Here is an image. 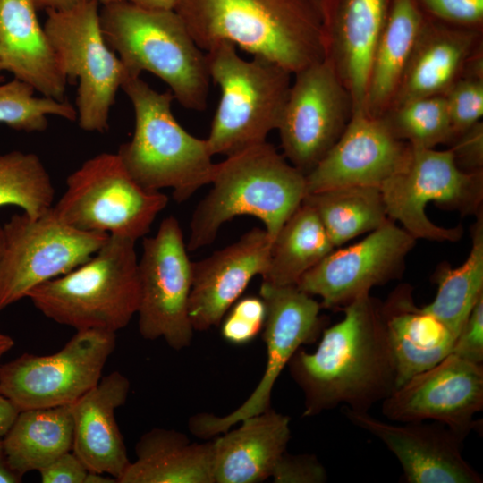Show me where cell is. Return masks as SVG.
<instances>
[{"mask_svg":"<svg viewBox=\"0 0 483 483\" xmlns=\"http://www.w3.org/2000/svg\"><path fill=\"white\" fill-rule=\"evenodd\" d=\"M381 303L370 294L359 297L342 309L339 322L323 329L314 352L300 348L291 358V376L304 394V417L340 404L369 411L396 389Z\"/></svg>","mask_w":483,"mask_h":483,"instance_id":"1","label":"cell"},{"mask_svg":"<svg viewBox=\"0 0 483 483\" xmlns=\"http://www.w3.org/2000/svg\"><path fill=\"white\" fill-rule=\"evenodd\" d=\"M174 11L204 51L227 41L292 74L326 55L324 13L314 0H177Z\"/></svg>","mask_w":483,"mask_h":483,"instance_id":"2","label":"cell"},{"mask_svg":"<svg viewBox=\"0 0 483 483\" xmlns=\"http://www.w3.org/2000/svg\"><path fill=\"white\" fill-rule=\"evenodd\" d=\"M211 183L191 218L187 250L211 244L225 223L243 215L264 223L273 242L307 194L305 174L267 141L217 163Z\"/></svg>","mask_w":483,"mask_h":483,"instance_id":"3","label":"cell"},{"mask_svg":"<svg viewBox=\"0 0 483 483\" xmlns=\"http://www.w3.org/2000/svg\"><path fill=\"white\" fill-rule=\"evenodd\" d=\"M100 23L129 76L149 72L169 87L182 106L206 109L211 80L206 53L174 10L108 3L100 9Z\"/></svg>","mask_w":483,"mask_h":483,"instance_id":"4","label":"cell"},{"mask_svg":"<svg viewBox=\"0 0 483 483\" xmlns=\"http://www.w3.org/2000/svg\"><path fill=\"white\" fill-rule=\"evenodd\" d=\"M121 89L134 111V131L117 154L132 178L151 191L171 188L176 202L211 183L217 163L206 139L188 132L172 111L170 90L158 92L140 76H128Z\"/></svg>","mask_w":483,"mask_h":483,"instance_id":"5","label":"cell"},{"mask_svg":"<svg viewBox=\"0 0 483 483\" xmlns=\"http://www.w3.org/2000/svg\"><path fill=\"white\" fill-rule=\"evenodd\" d=\"M135 242L109 235L86 262L36 286L27 298L46 318L76 331L116 333L128 326L139 307Z\"/></svg>","mask_w":483,"mask_h":483,"instance_id":"6","label":"cell"},{"mask_svg":"<svg viewBox=\"0 0 483 483\" xmlns=\"http://www.w3.org/2000/svg\"><path fill=\"white\" fill-rule=\"evenodd\" d=\"M205 53L210 80L220 89L206 139L211 155L228 157L266 142L279 125L292 73L264 57L244 59L227 41Z\"/></svg>","mask_w":483,"mask_h":483,"instance_id":"7","label":"cell"},{"mask_svg":"<svg viewBox=\"0 0 483 483\" xmlns=\"http://www.w3.org/2000/svg\"><path fill=\"white\" fill-rule=\"evenodd\" d=\"M168 201L160 191L139 184L117 153L103 152L67 177L66 189L53 210L77 229L136 242L150 231Z\"/></svg>","mask_w":483,"mask_h":483,"instance_id":"8","label":"cell"},{"mask_svg":"<svg viewBox=\"0 0 483 483\" xmlns=\"http://www.w3.org/2000/svg\"><path fill=\"white\" fill-rule=\"evenodd\" d=\"M379 188L389 219L398 221L416 240L457 242L462 235L461 226L432 223L426 215L429 202L465 216L482 210V171L461 169L451 148L411 146L402 168Z\"/></svg>","mask_w":483,"mask_h":483,"instance_id":"9","label":"cell"},{"mask_svg":"<svg viewBox=\"0 0 483 483\" xmlns=\"http://www.w3.org/2000/svg\"><path fill=\"white\" fill-rule=\"evenodd\" d=\"M99 4L85 0L65 9L47 10L43 27L67 81L79 80L80 127L104 132L117 90L129 74L105 39Z\"/></svg>","mask_w":483,"mask_h":483,"instance_id":"10","label":"cell"},{"mask_svg":"<svg viewBox=\"0 0 483 483\" xmlns=\"http://www.w3.org/2000/svg\"><path fill=\"white\" fill-rule=\"evenodd\" d=\"M3 228L0 311L27 298L36 286L86 262L109 237L69 225L53 207L38 217L13 215Z\"/></svg>","mask_w":483,"mask_h":483,"instance_id":"11","label":"cell"},{"mask_svg":"<svg viewBox=\"0 0 483 483\" xmlns=\"http://www.w3.org/2000/svg\"><path fill=\"white\" fill-rule=\"evenodd\" d=\"M116 333L85 329L50 355L23 353L0 365V394L21 411L72 405L102 377Z\"/></svg>","mask_w":483,"mask_h":483,"instance_id":"12","label":"cell"},{"mask_svg":"<svg viewBox=\"0 0 483 483\" xmlns=\"http://www.w3.org/2000/svg\"><path fill=\"white\" fill-rule=\"evenodd\" d=\"M138 275L140 335L151 341L164 339L175 351L188 347L194 332L189 316L192 269L174 216L163 219L157 233L143 240Z\"/></svg>","mask_w":483,"mask_h":483,"instance_id":"13","label":"cell"},{"mask_svg":"<svg viewBox=\"0 0 483 483\" xmlns=\"http://www.w3.org/2000/svg\"><path fill=\"white\" fill-rule=\"evenodd\" d=\"M259 296L267 307L264 374L249 398L231 413L191 417L189 428L199 438L216 436L242 419L268 410L274 386L284 367L302 344L316 341L324 329L326 321L320 316V302L296 285L277 286L262 281Z\"/></svg>","mask_w":483,"mask_h":483,"instance_id":"14","label":"cell"},{"mask_svg":"<svg viewBox=\"0 0 483 483\" xmlns=\"http://www.w3.org/2000/svg\"><path fill=\"white\" fill-rule=\"evenodd\" d=\"M293 74L277 131L283 156L306 175L342 135L352 103L328 55Z\"/></svg>","mask_w":483,"mask_h":483,"instance_id":"15","label":"cell"},{"mask_svg":"<svg viewBox=\"0 0 483 483\" xmlns=\"http://www.w3.org/2000/svg\"><path fill=\"white\" fill-rule=\"evenodd\" d=\"M416 239L389 220L347 248H335L308 270L296 286L321 299L322 308L342 309L372 288L400 278Z\"/></svg>","mask_w":483,"mask_h":483,"instance_id":"16","label":"cell"},{"mask_svg":"<svg viewBox=\"0 0 483 483\" xmlns=\"http://www.w3.org/2000/svg\"><path fill=\"white\" fill-rule=\"evenodd\" d=\"M483 408V366L453 353L413 376L383 400L382 412L396 422L441 423L461 438L479 426Z\"/></svg>","mask_w":483,"mask_h":483,"instance_id":"17","label":"cell"},{"mask_svg":"<svg viewBox=\"0 0 483 483\" xmlns=\"http://www.w3.org/2000/svg\"><path fill=\"white\" fill-rule=\"evenodd\" d=\"M411 145L398 139L386 118L354 111L342 135L309 172L307 194L347 186L380 187L406 163Z\"/></svg>","mask_w":483,"mask_h":483,"instance_id":"18","label":"cell"},{"mask_svg":"<svg viewBox=\"0 0 483 483\" xmlns=\"http://www.w3.org/2000/svg\"><path fill=\"white\" fill-rule=\"evenodd\" d=\"M344 415L385 444L399 461L408 483L482 482L480 474L462 456L463 439L441 423L397 425L348 408Z\"/></svg>","mask_w":483,"mask_h":483,"instance_id":"19","label":"cell"},{"mask_svg":"<svg viewBox=\"0 0 483 483\" xmlns=\"http://www.w3.org/2000/svg\"><path fill=\"white\" fill-rule=\"evenodd\" d=\"M271 246L267 231L254 227L233 243L191 262L189 316L194 331L220 324L252 278L267 271Z\"/></svg>","mask_w":483,"mask_h":483,"instance_id":"20","label":"cell"},{"mask_svg":"<svg viewBox=\"0 0 483 483\" xmlns=\"http://www.w3.org/2000/svg\"><path fill=\"white\" fill-rule=\"evenodd\" d=\"M129 391L128 378L114 371L71 405L72 451L89 470L110 475L117 482L131 462L114 414L126 402Z\"/></svg>","mask_w":483,"mask_h":483,"instance_id":"21","label":"cell"},{"mask_svg":"<svg viewBox=\"0 0 483 483\" xmlns=\"http://www.w3.org/2000/svg\"><path fill=\"white\" fill-rule=\"evenodd\" d=\"M34 0H0V66L42 96L63 101L67 80Z\"/></svg>","mask_w":483,"mask_h":483,"instance_id":"22","label":"cell"},{"mask_svg":"<svg viewBox=\"0 0 483 483\" xmlns=\"http://www.w3.org/2000/svg\"><path fill=\"white\" fill-rule=\"evenodd\" d=\"M214 441V483H258L270 478L291 438L290 418L269 408L242 419Z\"/></svg>","mask_w":483,"mask_h":483,"instance_id":"23","label":"cell"},{"mask_svg":"<svg viewBox=\"0 0 483 483\" xmlns=\"http://www.w3.org/2000/svg\"><path fill=\"white\" fill-rule=\"evenodd\" d=\"M408 284L398 285L381 303V313L396 368V389L435 366L452 352L455 337L423 308Z\"/></svg>","mask_w":483,"mask_h":483,"instance_id":"24","label":"cell"},{"mask_svg":"<svg viewBox=\"0 0 483 483\" xmlns=\"http://www.w3.org/2000/svg\"><path fill=\"white\" fill-rule=\"evenodd\" d=\"M386 19V0H340L331 28H326V55L351 96L352 112L365 109L372 57Z\"/></svg>","mask_w":483,"mask_h":483,"instance_id":"25","label":"cell"},{"mask_svg":"<svg viewBox=\"0 0 483 483\" xmlns=\"http://www.w3.org/2000/svg\"><path fill=\"white\" fill-rule=\"evenodd\" d=\"M118 483H214L213 441L191 443L186 435L156 428L140 436Z\"/></svg>","mask_w":483,"mask_h":483,"instance_id":"26","label":"cell"},{"mask_svg":"<svg viewBox=\"0 0 483 483\" xmlns=\"http://www.w3.org/2000/svg\"><path fill=\"white\" fill-rule=\"evenodd\" d=\"M474 41L471 31L424 23L390 107L444 95L458 79Z\"/></svg>","mask_w":483,"mask_h":483,"instance_id":"27","label":"cell"},{"mask_svg":"<svg viewBox=\"0 0 483 483\" xmlns=\"http://www.w3.org/2000/svg\"><path fill=\"white\" fill-rule=\"evenodd\" d=\"M423 19L414 0H394L376 45L365 110L382 116L391 106L420 34Z\"/></svg>","mask_w":483,"mask_h":483,"instance_id":"28","label":"cell"},{"mask_svg":"<svg viewBox=\"0 0 483 483\" xmlns=\"http://www.w3.org/2000/svg\"><path fill=\"white\" fill-rule=\"evenodd\" d=\"M72 440L71 405L21 411L3 436L9 465L22 478L72 451Z\"/></svg>","mask_w":483,"mask_h":483,"instance_id":"29","label":"cell"},{"mask_svg":"<svg viewBox=\"0 0 483 483\" xmlns=\"http://www.w3.org/2000/svg\"><path fill=\"white\" fill-rule=\"evenodd\" d=\"M335 249L315 211L302 202L273 240L262 281L277 286L296 285Z\"/></svg>","mask_w":483,"mask_h":483,"instance_id":"30","label":"cell"},{"mask_svg":"<svg viewBox=\"0 0 483 483\" xmlns=\"http://www.w3.org/2000/svg\"><path fill=\"white\" fill-rule=\"evenodd\" d=\"M302 202L315 211L335 248L391 220L379 187L324 190L306 194Z\"/></svg>","mask_w":483,"mask_h":483,"instance_id":"31","label":"cell"},{"mask_svg":"<svg viewBox=\"0 0 483 483\" xmlns=\"http://www.w3.org/2000/svg\"><path fill=\"white\" fill-rule=\"evenodd\" d=\"M471 226V248L458 267L442 263L434 273L437 284L434 300L423 309L441 322L457 337L478 300L483 296V214L476 215Z\"/></svg>","mask_w":483,"mask_h":483,"instance_id":"32","label":"cell"},{"mask_svg":"<svg viewBox=\"0 0 483 483\" xmlns=\"http://www.w3.org/2000/svg\"><path fill=\"white\" fill-rule=\"evenodd\" d=\"M55 188L41 159L18 150L0 155V207L16 206L38 217L54 206Z\"/></svg>","mask_w":483,"mask_h":483,"instance_id":"33","label":"cell"},{"mask_svg":"<svg viewBox=\"0 0 483 483\" xmlns=\"http://www.w3.org/2000/svg\"><path fill=\"white\" fill-rule=\"evenodd\" d=\"M392 110L386 122L394 134L411 146L434 148L453 138L444 95L415 98Z\"/></svg>","mask_w":483,"mask_h":483,"instance_id":"34","label":"cell"},{"mask_svg":"<svg viewBox=\"0 0 483 483\" xmlns=\"http://www.w3.org/2000/svg\"><path fill=\"white\" fill-rule=\"evenodd\" d=\"M35 89L16 78L4 82L0 76V123L26 132L43 131L48 116L69 121L77 119V110L68 102L36 97Z\"/></svg>","mask_w":483,"mask_h":483,"instance_id":"35","label":"cell"},{"mask_svg":"<svg viewBox=\"0 0 483 483\" xmlns=\"http://www.w3.org/2000/svg\"><path fill=\"white\" fill-rule=\"evenodd\" d=\"M479 74L457 79L444 94L453 132V140L482 118L483 80Z\"/></svg>","mask_w":483,"mask_h":483,"instance_id":"36","label":"cell"},{"mask_svg":"<svg viewBox=\"0 0 483 483\" xmlns=\"http://www.w3.org/2000/svg\"><path fill=\"white\" fill-rule=\"evenodd\" d=\"M266 317V303L260 296L239 298L220 322L221 335L229 343L247 344L263 330Z\"/></svg>","mask_w":483,"mask_h":483,"instance_id":"37","label":"cell"},{"mask_svg":"<svg viewBox=\"0 0 483 483\" xmlns=\"http://www.w3.org/2000/svg\"><path fill=\"white\" fill-rule=\"evenodd\" d=\"M275 483H322L327 474L316 456L290 454L286 452L278 461L271 476Z\"/></svg>","mask_w":483,"mask_h":483,"instance_id":"38","label":"cell"},{"mask_svg":"<svg viewBox=\"0 0 483 483\" xmlns=\"http://www.w3.org/2000/svg\"><path fill=\"white\" fill-rule=\"evenodd\" d=\"M451 353L470 362H483V296L473 306L461 328Z\"/></svg>","mask_w":483,"mask_h":483,"instance_id":"39","label":"cell"},{"mask_svg":"<svg viewBox=\"0 0 483 483\" xmlns=\"http://www.w3.org/2000/svg\"><path fill=\"white\" fill-rule=\"evenodd\" d=\"M453 140L455 142L451 149L459 167L466 172H481L483 162L482 123H476L457 135Z\"/></svg>","mask_w":483,"mask_h":483,"instance_id":"40","label":"cell"},{"mask_svg":"<svg viewBox=\"0 0 483 483\" xmlns=\"http://www.w3.org/2000/svg\"><path fill=\"white\" fill-rule=\"evenodd\" d=\"M421 1L430 13L449 21L475 23L483 17V0Z\"/></svg>","mask_w":483,"mask_h":483,"instance_id":"41","label":"cell"},{"mask_svg":"<svg viewBox=\"0 0 483 483\" xmlns=\"http://www.w3.org/2000/svg\"><path fill=\"white\" fill-rule=\"evenodd\" d=\"M89 470L83 462L68 451L38 470L42 483H84Z\"/></svg>","mask_w":483,"mask_h":483,"instance_id":"42","label":"cell"},{"mask_svg":"<svg viewBox=\"0 0 483 483\" xmlns=\"http://www.w3.org/2000/svg\"><path fill=\"white\" fill-rule=\"evenodd\" d=\"M18 413L16 407L0 394V436L3 437L7 433Z\"/></svg>","mask_w":483,"mask_h":483,"instance_id":"43","label":"cell"},{"mask_svg":"<svg viewBox=\"0 0 483 483\" xmlns=\"http://www.w3.org/2000/svg\"><path fill=\"white\" fill-rule=\"evenodd\" d=\"M98 2L102 4L124 2L148 9L174 10L177 0H98Z\"/></svg>","mask_w":483,"mask_h":483,"instance_id":"44","label":"cell"},{"mask_svg":"<svg viewBox=\"0 0 483 483\" xmlns=\"http://www.w3.org/2000/svg\"><path fill=\"white\" fill-rule=\"evenodd\" d=\"M22 477L17 474L9 465L3 437L0 436V483H20Z\"/></svg>","mask_w":483,"mask_h":483,"instance_id":"45","label":"cell"},{"mask_svg":"<svg viewBox=\"0 0 483 483\" xmlns=\"http://www.w3.org/2000/svg\"><path fill=\"white\" fill-rule=\"evenodd\" d=\"M85 0H34L37 8L47 10H61L75 5Z\"/></svg>","mask_w":483,"mask_h":483,"instance_id":"46","label":"cell"},{"mask_svg":"<svg viewBox=\"0 0 483 483\" xmlns=\"http://www.w3.org/2000/svg\"><path fill=\"white\" fill-rule=\"evenodd\" d=\"M84 483H117V480L110 475L89 470Z\"/></svg>","mask_w":483,"mask_h":483,"instance_id":"47","label":"cell"},{"mask_svg":"<svg viewBox=\"0 0 483 483\" xmlns=\"http://www.w3.org/2000/svg\"><path fill=\"white\" fill-rule=\"evenodd\" d=\"M13 339L10 335L0 332V365L3 356L8 352L13 347Z\"/></svg>","mask_w":483,"mask_h":483,"instance_id":"48","label":"cell"},{"mask_svg":"<svg viewBox=\"0 0 483 483\" xmlns=\"http://www.w3.org/2000/svg\"><path fill=\"white\" fill-rule=\"evenodd\" d=\"M4 246V228L2 225H0V259L3 254Z\"/></svg>","mask_w":483,"mask_h":483,"instance_id":"49","label":"cell"},{"mask_svg":"<svg viewBox=\"0 0 483 483\" xmlns=\"http://www.w3.org/2000/svg\"><path fill=\"white\" fill-rule=\"evenodd\" d=\"M314 1L317 2L320 6H322L323 0H314Z\"/></svg>","mask_w":483,"mask_h":483,"instance_id":"50","label":"cell"},{"mask_svg":"<svg viewBox=\"0 0 483 483\" xmlns=\"http://www.w3.org/2000/svg\"><path fill=\"white\" fill-rule=\"evenodd\" d=\"M1 71H2V69H1V66H0V72H1Z\"/></svg>","mask_w":483,"mask_h":483,"instance_id":"51","label":"cell"}]
</instances>
